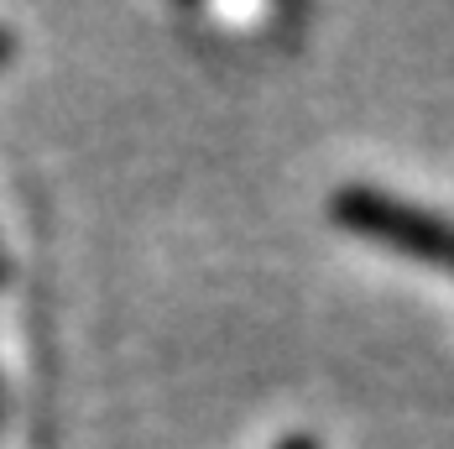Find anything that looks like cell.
<instances>
[{"instance_id":"cell-1","label":"cell","mask_w":454,"mask_h":449,"mask_svg":"<svg viewBox=\"0 0 454 449\" xmlns=\"http://www.w3.org/2000/svg\"><path fill=\"white\" fill-rule=\"evenodd\" d=\"M329 215L340 230H350L361 240H376L408 262H423V267H439L454 277V220L428 204L397 199V193L371 188V183H350L334 193Z\"/></svg>"},{"instance_id":"cell-2","label":"cell","mask_w":454,"mask_h":449,"mask_svg":"<svg viewBox=\"0 0 454 449\" xmlns=\"http://www.w3.org/2000/svg\"><path fill=\"white\" fill-rule=\"evenodd\" d=\"M277 449H318V439H309V434H293V439H282Z\"/></svg>"},{"instance_id":"cell-3","label":"cell","mask_w":454,"mask_h":449,"mask_svg":"<svg viewBox=\"0 0 454 449\" xmlns=\"http://www.w3.org/2000/svg\"><path fill=\"white\" fill-rule=\"evenodd\" d=\"M11 58V32H0V63Z\"/></svg>"}]
</instances>
